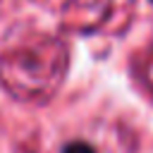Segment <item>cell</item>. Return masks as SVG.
Wrapping results in <instances>:
<instances>
[{"mask_svg":"<svg viewBox=\"0 0 153 153\" xmlns=\"http://www.w3.org/2000/svg\"><path fill=\"white\" fill-rule=\"evenodd\" d=\"M62 153H96L93 146H88L86 141H72L62 148Z\"/></svg>","mask_w":153,"mask_h":153,"instance_id":"1","label":"cell"},{"mask_svg":"<svg viewBox=\"0 0 153 153\" xmlns=\"http://www.w3.org/2000/svg\"><path fill=\"white\" fill-rule=\"evenodd\" d=\"M151 2H153V0H151Z\"/></svg>","mask_w":153,"mask_h":153,"instance_id":"2","label":"cell"}]
</instances>
